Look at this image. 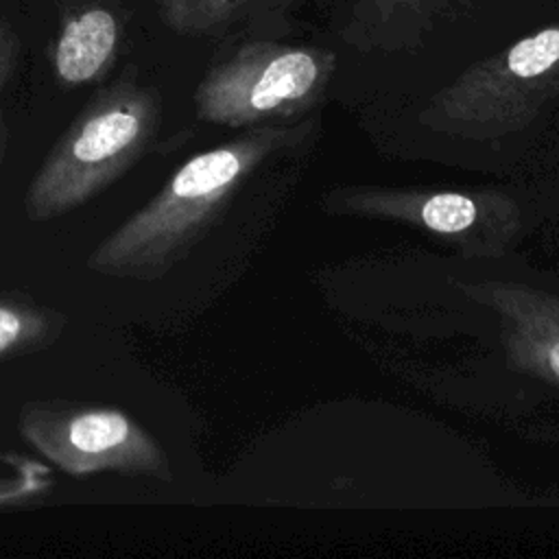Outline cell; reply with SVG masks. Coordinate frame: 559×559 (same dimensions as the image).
<instances>
[{
  "label": "cell",
  "mask_w": 559,
  "mask_h": 559,
  "mask_svg": "<svg viewBox=\"0 0 559 559\" xmlns=\"http://www.w3.org/2000/svg\"><path fill=\"white\" fill-rule=\"evenodd\" d=\"M159 124L162 98L138 79L98 90L35 170L24 194L28 221L66 216L103 194L148 153Z\"/></svg>",
  "instance_id": "cell-1"
},
{
  "label": "cell",
  "mask_w": 559,
  "mask_h": 559,
  "mask_svg": "<svg viewBox=\"0 0 559 559\" xmlns=\"http://www.w3.org/2000/svg\"><path fill=\"white\" fill-rule=\"evenodd\" d=\"M426 227L441 234H456L467 229L476 218V205L472 199L456 192H441L430 197L421 207Z\"/></svg>",
  "instance_id": "cell-11"
},
{
  "label": "cell",
  "mask_w": 559,
  "mask_h": 559,
  "mask_svg": "<svg viewBox=\"0 0 559 559\" xmlns=\"http://www.w3.org/2000/svg\"><path fill=\"white\" fill-rule=\"evenodd\" d=\"M454 0H358L356 17L371 31L393 33L428 24Z\"/></svg>",
  "instance_id": "cell-8"
},
{
  "label": "cell",
  "mask_w": 559,
  "mask_h": 559,
  "mask_svg": "<svg viewBox=\"0 0 559 559\" xmlns=\"http://www.w3.org/2000/svg\"><path fill=\"white\" fill-rule=\"evenodd\" d=\"M546 362H548L550 371L559 378V341H555V343L546 349Z\"/></svg>",
  "instance_id": "cell-13"
},
{
  "label": "cell",
  "mask_w": 559,
  "mask_h": 559,
  "mask_svg": "<svg viewBox=\"0 0 559 559\" xmlns=\"http://www.w3.org/2000/svg\"><path fill=\"white\" fill-rule=\"evenodd\" d=\"M68 317L26 293H0V362L41 352L59 341Z\"/></svg>",
  "instance_id": "cell-7"
},
{
  "label": "cell",
  "mask_w": 559,
  "mask_h": 559,
  "mask_svg": "<svg viewBox=\"0 0 559 559\" xmlns=\"http://www.w3.org/2000/svg\"><path fill=\"white\" fill-rule=\"evenodd\" d=\"M255 148L253 140H238L190 157L92 249L85 266L127 282L162 280L210 225L249 168Z\"/></svg>",
  "instance_id": "cell-2"
},
{
  "label": "cell",
  "mask_w": 559,
  "mask_h": 559,
  "mask_svg": "<svg viewBox=\"0 0 559 559\" xmlns=\"http://www.w3.org/2000/svg\"><path fill=\"white\" fill-rule=\"evenodd\" d=\"M559 81V22L522 37L491 61L474 68L456 87L454 100L465 105L504 103Z\"/></svg>",
  "instance_id": "cell-5"
},
{
  "label": "cell",
  "mask_w": 559,
  "mask_h": 559,
  "mask_svg": "<svg viewBox=\"0 0 559 559\" xmlns=\"http://www.w3.org/2000/svg\"><path fill=\"white\" fill-rule=\"evenodd\" d=\"M17 59H20V37L15 33V28L11 26L9 20L0 17V168L4 162V120H2V94L4 87L9 83V79L13 76L15 68H17Z\"/></svg>",
  "instance_id": "cell-12"
},
{
  "label": "cell",
  "mask_w": 559,
  "mask_h": 559,
  "mask_svg": "<svg viewBox=\"0 0 559 559\" xmlns=\"http://www.w3.org/2000/svg\"><path fill=\"white\" fill-rule=\"evenodd\" d=\"M334 57L325 50L255 41L214 66L199 83V118L245 124L306 103L328 79Z\"/></svg>",
  "instance_id": "cell-4"
},
{
  "label": "cell",
  "mask_w": 559,
  "mask_h": 559,
  "mask_svg": "<svg viewBox=\"0 0 559 559\" xmlns=\"http://www.w3.org/2000/svg\"><path fill=\"white\" fill-rule=\"evenodd\" d=\"M48 469L33 461H20L17 474L0 476V509H15L37 502L52 487Z\"/></svg>",
  "instance_id": "cell-10"
},
{
  "label": "cell",
  "mask_w": 559,
  "mask_h": 559,
  "mask_svg": "<svg viewBox=\"0 0 559 559\" xmlns=\"http://www.w3.org/2000/svg\"><path fill=\"white\" fill-rule=\"evenodd\" d=\"M120 37V17L103 2L70 4L50 50L57 81L63 87H81L103 79L118 57Z\"/></svg>",
  "instance_id": "cell-6"
},
{
  "label": "cell",
  "mask_w": 559,
  "mask_h": 559,
  "mask_svg": "<svg viewBox=\"0 0 559 559\" xmlns=\"http://www.w3.org/2000/svg\"><path fill=\"white\" fill-rule=\"evenodd\" d=\"M245 0H159L164 24L181 35L207 33L236 15Z\"/></svg>",
  "instance_id": "cell-9"
},
{
  "label": "cell",
  "mask_w": 559,
  "mask_h": 559,
  "mask_svg": "<svg viewBox=\"0 0 559 559\" xmlns=\"http://www.w3.org/2000/svg\"><path fill=\"white\" fill-rule=\"evenodd\" d=\"M17 426L22 439L68 476L173 478L159 441L122 408L35 400L22 406Z\"/></svg>",
  "instance_id": "cell-3"
}]
</instances>
